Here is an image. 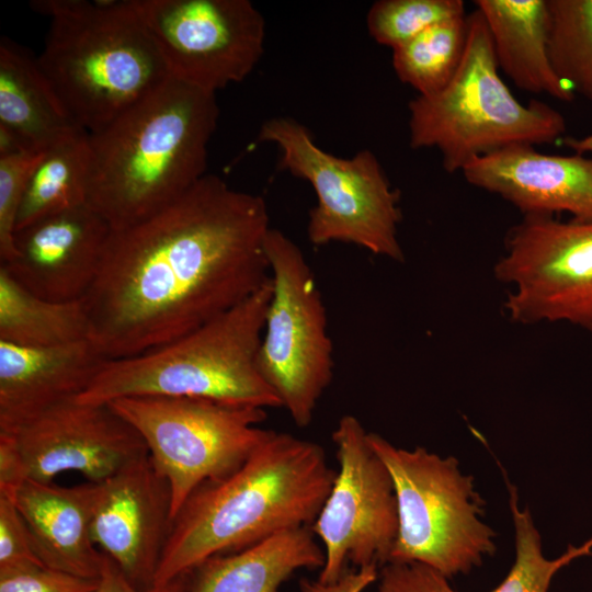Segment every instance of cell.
Masks as SVG:
<instances>
[{"instance_id": "cell-1", "label": "cell", "mask_w": 592, "mask_h": 592, "mask_svg": "<svg viewBox=\"0 0 592 592\" xmlns=\"http://www.w3.org/2000/svg\"><path fill=\"white\" fill-rule=\"evenodd\" d=\"M272 227L261 195L206 174L151 217L112 230L81 299L105 360L136 356L192 332L271 278Z\"/></svg>"}, {"instance_id": "cell-2", "label": "cell", "mask_w": 592, "mask_h": 592, "mask_svg": "<svg viewBox=\"0 0 592 592\" xmlns=\"http://www.w3.org/2000/svg\"><path fill=\"white\" fill-rule=\"evenodd\" d=\"M316 442L272 431L234 474L197 488L173 519L153 585L285 530L310 526L335 479Z\"/></svg>"}, {"instance_id": "cell-3", "label": "cell", "mask_w": 592, "mask_h": 592, "mask_svg": "<svg viewBox=\"0 0 592 592\" xmlns=\"http://www.w3.org/2000/svg\"><path fill=\"white\" fill-rule=\"evenodd\" d=\"M216 93L173 78L88 133L87 204L112 230L171 205L203 177L217 128Z\"/></svg>"}, {"instance_id": "cell-4", "label": "cell", "mask_w": 592, "mask_h": 592, "mask_svg": "<svg viewBox=\"0 0 592 592\" xmlns=\"http://www.w3.org/2000/svg\"><path fill=\"white\" fill-rule=\"evenodd\" d=\"M49 16L41 69L71 118L93 133L170 79L135 0H34Z\"/></svg>"}, {"instance_id": "cell-5", "label": "cell", "mask_w": 592, "mask_h": 592, "mask_svg": "<svg viewBox=\"0 0 592 592\" xmlns=\"http://www.w3.org/2000/svg\"><path fill=\"white\" fill-rule=\"evenodd\" d=\"M272 278L253 295L192 332L149 352L109 360L77 400L109 403L128 397L200 398L281 408L257 357Z\"/></svg>"}, {"instance_id": "cell-6", "label": "cell", "mask_w": 592, "mask_h": 592, "mask_svg": "<svg viewBox=\"0 0 592 592\" xmlns=\"http://www.w3.org/2000/svg\"><path fill=\"white\" fill-rule=\"evenodd\" d=\"M465 52L451 81L408 103L409 145L435 148L446 172L504 147L557 141L566 132L561 113L532 100L521 103L499 75L492 39L482 14H468Z\"/></svg>"}, {"instance_id": "cell-7", "label": "cell", "mask_w": 592, "mask_h": 592, "mask_svg": "<svg viewBox=\"0 0 592 592\" xmlns=\"http://www.w3.org/2000/svg\"><path fill=\"white\" fill-rule=\"evenodd\" d=\"M367 437L397 499L398 534L388 563H422L451 580L496 553L497 533L483 521L486 502L457 458L397 447L373 432Z\"/></svg>"}, {"instance_id": "cell-8", "label": "cell", "mask_w": 592, "mask_h": 592, "mask_svg": "<svg viewBox=\"0 0 592 592\" xmlns=\"http://www.w3.org/2000/svg\"><path fill=\"white\" fill-rule=\"evenodd\" d=\"M257 139L274 145L280 168L314 189L317 203L307 224L312 244L342 242L392 261L405 260L398 238L400 192L373 151L337 157L320 148L304 124L287 116L266 119Z\"/></svg>"}, {"instance_id": "cell-9", "label": "cell", "mask_w": 592, "mask_h": 592, "mask_svg": "<svg viewBox=\"0 0 592 592\" xmlns=\"http://www.w3.org/2000/svg\"><path fill=\"white\" fill-rule=\"evenodd\" d=\"M109 403L138 431L168 480L172 519L197 488L237 471L272 432L259 426L266 412L258 407L184 397H128Z\"/></svg>"}, {"instance_id": "cell-10", "label": "cell", "mask_w": 592, "mask_h": 592, "mask_svg": "<svg viewBox=\"0 0 592 592\" xmlns=\"http://www.w3.org/2000/svg\"><path fill=\"white\" fill-rule=\"evenodd\" d=\"M272 297L257 365L294 423L306 428L333 378V345L314 272L301 249L271 228L265 243Z\"/></svg>"}, {"instance_id": "cell-11", "label": "cell", "mask_w": 592, "mask_h": 592, "mask_svg": "<svg viewBox=\"0 0 592 592\" xmlns=\"http://www.w3.org/2000/svg\"><path fill=\"white\" fill-rule=\"evenodd\" d=\"M357 418L343 415L332 432L339 464L332 488L310 530L326 561L317 581L334 584L346 573L387 565L398 534V508L390 473Z\"/></svg>"}, {"instance_id": "cell-12", "label": "cell", "mask_w": 592, "mask_h": 592, "mask_svg": "<svg viewBox=\"0 0 592 592\" xmlns=\"http://www.w3.org/2000/svg\"><path fill=\"white\" fill-rule=\"evenodd\" d=\"M496 277L517 323L569 322L592 331V221L525 215L508 232Z\"/></svg>"}, {"instance_id": "cell-13", "label": "cell", "mask_w": 592, "mask_h": 592, "mask_svg": "<svg viewBox=\"0 0 592 592\" xmlns=\"http://www.w3.org/2000/svg\"><path fill=\"white\" fill-rule=\"evenodd\" d=\"M171 78L216 93L262 58L265 20L249 0H135Z\"/></svg>"}, {"instance_id": "cell-14", "label": "cell", "mask_w": 592, "mask_h": 592, "mask_svg": "<svg viewBox=\"0 0 592 592\" xmlns=\"http://www.w3.org/2000/svg\"><path fill=\"white\" fill-rule=\"evenodd\" d=\"M0 433L12 439L27 479L42 482L65 471L101 482L148 454L138 431L110 403L72 399Z\"/></svg>"}, {"instance_id": "cell-15", "label": "cell", "mask_w": 592, "mask_h": 592, "mask_svg": "<svg viewBox=\"0 0 592 592\" xmlns=\"http://www.w3.org/2000/svg\"><path fill=\"white\" fill-rule=\"evenodd\" d=\"M172 521L170 485L147 454L100 482L92 538L133 584L147 589Z\"/></svg>"}, {"instance_id": "cell-16", "label": "cell", "mask_w": 592, "mask_h": 592, "mask_svg": "<svg viewBox=\"0 0 592 592\" xmlns=\"http://www.w3.org/2000/svg\"><path fill=\"white\" fill-rule=\"evenodd\" d=\"M112 228L88 204L42 218L14 232V255L1 264L32 294L81 300L93 284Z\"/></svg>"}, {"instance_id": "cell-17", "label": "cell", "mask_w": 592, "mask_h": 592, "mask_svg": "<svg viewBox=\"0 0 592 592\" xmlns=\"http://www.w3.org/2000/svg\"><path fill=\"white\" fill-rule=\"evenodd\" d=\"M462 172L469 184L500 195L524 216L568 213L592 221V157L516 144L473 159Z\"/></svg>"}, {"instance_id": "cell-18", "label": "cell", "mask_w": 592, "mask_h": 592, "mask_svg": "<svg viewBox=\"0 0 592 592\" xmlns=\"http://www.w3.org/2000/svg\"><path fill=\"white\" fill-rule=\"evenodd\" d=\"M106 361L90 339L53 346L0 341V431L77 399Z\"/></svg>"}, {"instance_id": "cell-19", "label": "cell", "mask_w": 592, "mask_h": 592, "mask_svg": "<svg viewBox=\"0 0 592 592\" xmlns=\"http://www.w3.org/2000/svg\"><path fill=\"white\" fill-rule=\"evenodd\" d=\"M100 482L72 487L25 480L13 500L45 567L99 579L105 555L92 538Z\"/></svg>"}, {"instance_id": "cell-20", "label": "cell", "mask_w": 592, "mask_h": 592, "mask_svg": "<svg viewBox=\"0 0 592 592\" xmlns=\"http://www.w3.org/2000/svg\"><path fill=\"white\" fill-rule=\"evenodd\" d=\"M0 126L30 152H44L87 134L69 115L33 52L0 39Z\"/></svg>"}, {"instance_id": "cell-21", "label": "cell", "mask_w": 592, "mask_h": 592, "mask_svg": "<svg viewBox=\"0 0 592 592\" xmlns=\"http://www.w3.org/2000/svg\"><path fill=\"white\" fill-rule=\"evenodd\" d=\"M502 473L514 527L515 558L509 573L491 592H549L559 570L578 558L592 555V536L579 546L569 544L557 558H547L530 509L521 506L516 487L504 469ZM378 579V592H458L447 578L418 562L387 563L380 568Z\"/></svg>"}, {"instance_id": "cell-22", "label": "cell", "mask_w": 592, "mask_h": 592, "mask_svg": "<svg viewBox=\"0 0 592 592\" xmlns=\"http://www.w3.org/2000/svg\"><path fill=\"white\" fill-rule=\"evenodd\" d=\"M325 561L310 526L294 527L204 560L190 571L186 592H280L294 572L321 570Z\"/></svg>"}, {"instance_id": "cell-23", "label": "cell", "mask_w": 592, "mask_h": 592, "mask_svg": "<svg viewBox=\"0 0 592 592\" xmlns=\"http://www.w3.org/2000/svg\"><path fill=\"white\" fill-rule=\"evenodd\" d=\"M501 69L520 89L562 102L573 91L555 73L548 54L547 0H476Z\"/></svg>"}, {"instance_id": "cell-24", "label": "cell", "mask_w": 592, "mask_h": 592, "mask_svg": "<svg viewBox=\"0 0 592 592\" xmlns=\"http://www.w3.org/2000/svg\"><path fill=\"white\" fill-rule=\"evenodd\" d=\"M81 300L52 301L15 282L0 266V341L24 346H53L89 339Z\"/></svg>"}, {"instance_id": "cell-25", "label": "cell", "mask_w": 592, "mask_h": 592, "mask_svg": "<svg viewBox=\"0 0 592 592\" xmlns=\"http://www.w3.org/2000/svg\"><path fill=\"white\" fill-rule=\"evenodd\" d=\"M88 169V133L48 149L29 180L15 231L47 216L87 204Z\"/></svg>"}, {"instance_id": "cell-26", "label": "cell", "mask_w": 592, "mask_h": 592, "mask_svg": "<svg viewBox=\"0 0 592 592\" xmlns=\"http://www.w3.org/2000/svg\"><path fill=\"white\" fill-rule=\"evenodd\" d=\"M468 14L435 24L405 45L392 49L398 79L431 95L453 78L462 61L468 32Z\"/></svg>"}, {"instance_id": "cell-27", "label": "cell", "mask_w": 592, "mask_h": 592, "mask_svg": "<svg viewBox=\"0 0 592 592\" xmlns=\"http://www.w3.org/2000/svg\"><path fill=\"white\" fill-rule=\"evenodd\" d=\"M548 54L557 77L592 101V0H547Z\"/></svg>"}, {"instance_id": "cell-28", "label": "cell", "mask_w": 592, "mask_h": 592, "mask_svg": "<svg viewBox=\"0 0 592 592\" xmlns=\"http://www.w3.org/2000/svg\"><path fill=\"white\" fill-rule=\"evenodd\" d=\"M467 14L462 0H379L366 15L369 35L395 49L431 26Z\"/></svg>"}, {"instance_id": "cell-29", "label": "cell", "mask_w": 592, "mask_h": 592, "mask_svg": "<svg viewBox=\"0 0 592 592\" xmlns=\"http://www.w3.org/2000/svg\"><path fill=\"white\" fill-rule=\"evenodd\" d=\"M21 153L0 157V262L14 255L13 238L20 205L29 180L45 155Z\"/></svg>"}, {"instance_id": "cell-30", "label": "cell", "mask_w": 592, "mask_h": 592, "mask_svg": "<svg viewBox=\"0 0 592 592\" xmlns=\"http://www.w3.org/2000/svg\"><path fill=\"white\" fill-rule=\"evenodd\" d=\"M44 566L12 497L0 494V574Z\"/></svg>"}, {"instance_id": "cell-31", "label": "cell", "mask_w": 592, "mask_h": 592, "mask_svg": "<svg viewBox=\"0 0 592 592\" xmlns=\"http://www.w3.org/2000/svg\"><path fill=\"white\" fill-rule=\"evenodd\" d=\"M99 579L37 566L1 573L0 592H95Z\"/></svg>"}, {"instance_id": "cell-32", "label": "cell", "mask_w": 592, "mask_h": 592, "mask_svg": "<svg viewBox=\"0 0 592 592\" xmlns=\"http://www.w3.org/2000/svg\"><path fill=\"white\" fill-rule=\"evenodd\" d=\"M189 574L190 572H186L163 585L141 589L133 584L115 562L105 555L103 570L95 592H186Z\"/></svg>"}, {"instance_id": "cell-33", "label": "cell", "mask_w": 592, "mask_h": 592, "mask_svg": "<svg viewBox=\"0 0 592 592\" xmlns=\"http://www.w3.org/2000/svg\"><path fill=\"white\" fill-rule=\"evenodd\" d=\"M25 480V468L12 439L0 433V494L13 498Z\"/></svg>"}, {"instance_id": "cell-34", "label": "cell", "mask_w": 592, "mask_h": 592, "mask_svg": "<svg viewBox=\"0 0 592 592\" xmlns=\"http://www.w3.org/2000/svg\"><path fill=\"white\" fill-rule=\"evenodd\" d=\"M565 145L574 151V153L592 155V134L581 138L568 137L563 140Z\"/></svg>"}, {"instance_id": "cell-35", "label": "cell", "mask_w": 592, "mask_h": 592, "mask_svg": "<svg viewBox=\"0 0 592 592\" xmlns=\"http://www.w3.org/2000/svg\"><path fill=\"white\" fill-rule=\"evenodd\" d=\"M323 592H360L358 590H343V591H340L338 589H331V590H327V591H323Z\"/></svg>"}]
</instances>
